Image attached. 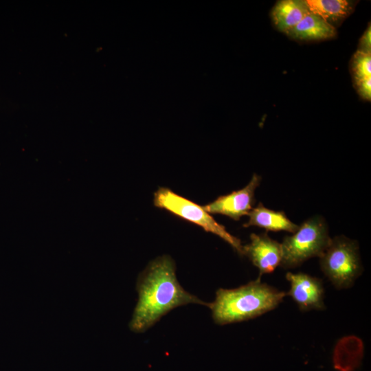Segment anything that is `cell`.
<instances>
[{
	"mask_svg": "<svg viewBox=\"0 0 371 371\" xmlns=\"http://www.w3.org/2000/svg\"><path fill=\"white\" fill-rule=\"evenodd\" d=\"M137 289L139 300L130 327L137 333L146 330L178 306L188 304L210 306L182 288L176 278L175 263L168 256L157 258L148 265L138 279Z\"/></svg>",
	"mask_w": 371,
	"mask_h": 371,
	"instance_id": "6da1fadb",
	"label": "cell"
},
{
	"mask_svg": "<svg viewBox=\"0 0 371 371\" xmlns=\"http://www.w3.org/2000/svg\"><path fill=\"white\" fill-rule=\"evenodd\" d=\"M286 295L260 279L232 289H219L210 303L214 322L225 325L254 319L276 308Z\"/></svg>",
	"mask_w": 371,
	"mask_h": 371,
	"instance_id": "7a4b0ae2",
	"label": "cell"
},
{
	"mask_svg": "<svg viewBox=\"0 0 371 371\" xmlns=\"http://www.w3.org/2000/svg\"><path fill=\"white\" fill-rule=\"evenodd\" d=\"M330 240L322 217L317 216L307 219L291 236L284 238L280 265L285 269L294 268L311 258L320 257Z\"/></svg>",
	"mask_w": 371,
	"mask_h": 371,
	"instance_id": "3957f363",
	"label": "cell"
},
{
	"mask_svg": "<svg viewBox=\"0 0 371 371\" xmlns=\"http://www.w3.org/2000/svg\"><path fill=\"white\" fill-rule=\"evenodd\" d=\"M319 263L324 275L339 289L352 286L362 272L357 243L344 236L331 238Z\"/></svg>",
	"mask_w": 371,
	"mask_h": 371,
	"instance_id": "277c9868",
	"label": "cell"
},
{
	"mask_svg": "<svg viewBox=\"0 0 371 371\" xmlns=\"http://www.w3.org/2000/svg\"><path fill=\"white\" fill-rule=\"evenodd\" d=\"M154 205L201 227L206 232L218 236L243 256V245L240 240L230 234L224 226L216 222L203 206L164 187L159 188L155 193Z\"/></svg>",
	"mask_w": 371,
	"mask_h": 371,
	"instance_id": "5b68a950",
	"label": "cell"
},
{
	"mask_svg": "<svg viewBox=\"0 0 371 371\" xmlns=\"http://www.w3.org/2000/svg\"><path fill=\"white\" fill-rule=\"evenodd\" d=\"M259 175L254 174L249 183L243 188L218 197L203 206L209 214H220L234 220L248 215L255 202L254 192L260 183Z\"/></svg>",
	"mask_w": 371,
	"mask_h": 371,
	"instance_id": "8992f818",
	"label": "cell"
},
{
	"mask_svg": "<svg viewBox=\"0 0 371 371\" xmlns=\"http://www.w3.org/2000/svg\"><path fill=\"white\" fill-rule=\"evenodd\" d=\"M286 278L290 283L289 295L301 311L323 310L324 287L320 279L304 273L288 272Z\"/></svg>",
	"mask_w": 371,
	"mask_h": 371,
	"instance_id": "52a82bcc",
	"label": "cell"
},
{
	"mask_svg": "<svg viewBox=\"0 0 371 371\" xmlns=\"http://www.w3.org/2000/svg\"><path fill=\"white\" fill-rule=\"evenodd\" d=\"M243 256H246L259 269L260 275L272 273L282 260L281 243L267 234H251L250 243L243 246Z\"/></svg>",
	"mask_w": 371,
	"mask_h": 371,
	"instance_id": "ba28073f",
	"label": "cell"
},
{
	"mask_svg": "<svg viewBox=\"0 0 371 371\" xmlns=\"http://www.w3.org/2000/svg\"><path fill=\"white\" fill-rule=\"evenodd\" d=\"M363 357V343L359 337L350 335L337 341L333 353V365L337 371H355Z\"/></svg>",
	"mask_w": 371,
	"mask_h": 371,
	"instance_id": "9c48e42d",
	"label": "cell"
},
{
	"mask_svg": "<svg viewBox=\"0 0 371 371\" xmlns=\"http://www.w3.org/2000/svg\"><path fill=\"white\" fill-rule=\"evenodd\" d=\"M249 221L243 226H258L267 231H285L294 233L299 226L289 219L282 211H274L260 203L248 214Z\"/></svg>",
	"mask_w": 371,
	"mask_h": 371,
	"instance_id": "30bf717a",
	"label": "cell"
},
{
	"mask_svg": "<svg viewBox=\"0 0 371 371\" xmlns=\"http://www.w3.org/2000/svg\"><path fill=\"white\" fill-rule=\"evenodd\" d=\"M309 12L305 1L282 0L275 5L271 16L277 29L287 33Z\"/></svg>",
	"mask_w": 371,
	"mask_h": 371,
	"instance_id": "8fae6325",
	"label": "cell"
},
{
	"mask_svg": "<svg viewBox=\"0 0 371 371\" xmlns=\"http://www.w3.org/2000/svg\"><path fill=\"white\" fill-rule=\"evenodd\" d=\"M286 34L300 40H321L334 37L336 30L321 17L309 12Z\"/></svg>",
	"mask_w": 371,
	"mask_h": 371,
	"instance_id": "7c38bea8",
	"label": "cell"
},
{
	"mask_svg": "<svg viewBox=\"0 0 371 371\" xmlns=\"http://www.w3.org/2000/svg\"><path fill=\"white\" fill-rule=\"evenodd\" d=\"M310 12L330 24L346 17L351 12L352 3L346 0H306ZM332 25V24H331Z\"/></svg>",
	"mask_w": 371,
	"mask_h": 371,
	"instance_id": "4fadbf2b",
	"label": "cell"
},
{
	"mask_svg": "<svg viewBox=\"0 0 371 371\" xmlns=\"http://www.w3.org/2000/svg\"><path fill=\"white\" fill-rule=\"evenodd\" d=\"M352 69L356 81L371 77V53L358 50L353 56Z\"/></svg>",
	"mask_w": 371,
	"mask_h": 371,
	"instance_id": "5bb4252c",
	"label": "cell"
},
{
	"mask_svg": "<svg viewBox=\"0 0 371 371\" xmlns=\"http://www.w3.org/2000/svg\"><path fill=\"white\" fill-rule=\"evenodd\" d=\"M356 84L360 96L370 101L371 98V77L356 81Z\"/></svg>",
	"mask_w": 371,
	"mask_h": 371,
	"instance_id": "9a60e30c",
	"label": "cell"
},
{
	"mask_svg": "<svg viewBox=\"0 0 371 371\" xmlns=\"http://www.w3.org/2000/svg\"><path fill=\"white\" fill-rule=\"evenodd\" d=\"M371 36V31H370V25H369L368 28L366 30V31L363 34L362 37L360 40V49L359 50L366 52H370L371 49V40L370 36Z\"/></svg>",
	"mask_w": 371,
	"mask_h": 371,
	"instance_id": "2e32d148",
	"label": "cell"
}]
</instances>
